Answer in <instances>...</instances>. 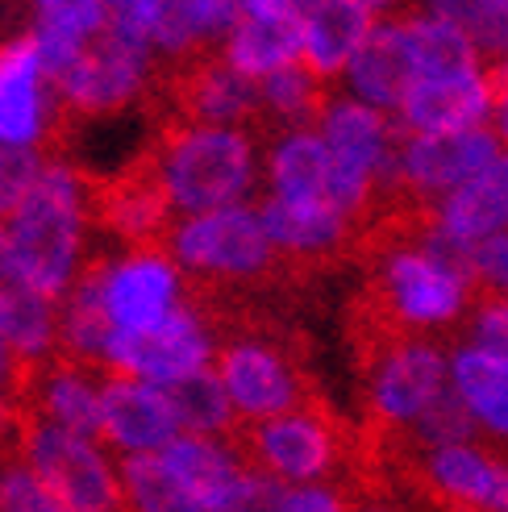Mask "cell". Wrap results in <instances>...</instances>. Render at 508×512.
Returning <instances> with one entry per match:
<instances>
[{"instance_id": "44dd1931", "label": "cell", "mask_w": 508, "mask_h": 512, "mask_svg": "<svg viewBox=\"0 0 508 512\" xmlns=\"http://www.w3.org/2000/svg\"><path fill=\"white\" fill-rule=\"evenodd\" d=\"M46 75L38 38L25 34L0 46V146H34L46 134Z\"/></svg>"}, {"instance_id": "7c38bea8", "label": "cell", "mask_w": 508, "mask_h": 512, "mask_svg": "<svg viewBox=\"0 0 508 512\" xmlns=\"http://www.w3.org/2000/svg\"><path fill=\"white\" fill-rule=\"evenodd\" d=\"M417 492L442 512H504L508 508V450L463 438L409 450Z\"/></svg>"}, {"instance_id": "d590c367", "label": "cell", "mask_w": 508, "mask_h": 512, "mask_svg": "<svg viewBox=\"0 0 508 512\" xmlns=\"http://www.w3.org/2000/svg\"><path fill=\"white\" fill-rule=\"evenodd\" d=\"M284 512H350V492L338 479L292 483V488L284 492Z\"/></svg>"}, {"instance_id": "cb8c5ba5", "label": "cell", "mask_w": 508, "mask_h": 512, "mask_svg": "<svg viewBox=\"0 0 508 512\" xmlns=\"http://www.w3.org/2000/svg\"><path fill=\"white\" fill-rule=\"evenodd\" d=\"M304 55V17L292 13H242V21L225 38V59L242 75L263 80L284 71Z\"/></svg>"}, {"instance_id": "ac0fdd59", "label": "cell", "mask_w": 508, "mask_h": 512, "mask_svg": "<svg viewBox=\"0 0 508 512\" xmlns=\"http://www.w3.org/2000/svg\"><path fill=\"white\" fill-rule=\"evenodd\" d=\"M404 125L388 117V109H375L367 100L334 96V105L321 117V138L354 167H363L375 184H388L400 175L404 155Z\"/></svg>"}, {"instance_id": "7402d4cb", "label": "cell", "mask_w": 508, "mask_h": 512, "mask_svg": "<svg viewBox=\"0 0 508 512\" xmlns=\"http://www.w3.org/2000/svg\"><path fill=\"white\" fill-rule=\"evenodd\" d=\"M346 75H350V88L359 92L367 105L396 113L404 92H409L417 80V59H413L404 21L400 17L379 21L371 30V38L359 46V55L350 59Z\"/></svg>"}, {"instance_id": "d6986e66", "label": "cell", "mask_w": 508, "mask_h": 512, "mask_svg": "<svg viewBox=\"0 0 508 512\" xmlns=\"http://www.w3.org/2000/svg\"><path fill=\"white\" fill-rule=\"evenodd\" d=\"M450 392L475 425V438L508 450V354L459 338L450 346Z\"/></svg>"}, {"instance_id": "52a82bcc", "label": "cell", "mask_w": 508, "mask_h": 512, "mask_svg": "<svg viewBox=\"0 0 508 512\" xmlns=\"http://www.w3.org/2000/svg\"><path fill=\"white\" fill-rule=\"evenodd\" d=\"M9 442L71 512H121V458L100 438L17 413Z\"/></svg>"}, {"instance_id": "2e32d148", "label": "cell", "mask_w": 508, "mask_h": 512, "mask_svg": "<svg viewBox=\"0 0 508 512\" xmlns=\"http://www.w3.org/2000/svg\"><path fill=\"white\" fill-rule=\"evenodd\" d=\"M500 138L484 125H467V130H446V134H409L400 155V179L425 200H446L459 192L467 179H475L484 167L500 159Z\"/></svg>"}, {"instance_id": "7bdbcfd3", "label": "cell", "mask_w": 508, "mask_h": 512, "mask_svg": "<svg viewBox=\"0 0 508 512\" xmlns=\"http://www.w3.org/2000/svg\"><path fill=\"white\" fill-rule=\"evenodd\" d=\"M500 5H508V0H500Z\"/></svg>"}, {"instance_id": "7a4b0ae2", "label": "cell", "mask_w": 508, "mask_h": 512, "mask_svg": "<svg viewBox=\"0 0 508 512\" xmlns=\"http://www.w3.org/2000/svg\"><path fill=\"white\" fill-rule=\"evenodd\" d=\"M363 367V408L375 433L404 442L417 421L450 392V346L438 338L396 334L350 309Z\"/></svg>"}, {"instance_id": "9c48e42d", "label": "cell", "mask_w": 508, "mask_h": 512, "mask_svg": "<svg viewBox=\"0 0 508 512\" xmlns=\"http://www.w3.org/2000/svg\"><path fill=\"white\" fill-rule=\"evenodd\" d=\"M146 46L117 34L105 21V30H96L84 46V55L75 59L50 92L59 96L55 117L46 121V134L67 142V130L80 117H100L121 105H130L134 96L146 92Z\"/></svg>"}, {"instance_id": "8992f818", "label": "cell", "mask_w": 508, "mask_h": 512, "mask_svg": "<svg viewBox=\"0 0 508 512\" xmlns=\"http://www.w3.org/2000/svg\"><path fill=\"white\" fill-rule=\"evenodd\" d=\"M213 371L234 404L238 425L267 421L313 400L296 346L259 321H234L230 329H221Z\"/></svg>"}, {"instance_id": "3957f363", "label": "cell", "mask_w": 508, "mask_h": 512, "mask_svg": "<svg viewBox=\"0 0 508 512\" xmlns=\"http://www.w3.org/2000/svg\"><path fill=\"white\" fill-rule=\"evenodd\" d=\"M88 171L63 163L50 150V163L34 192L9 217V242L25 279L50 300H63L84 267V229H88Z\"/></svg>"}, {"instance_id": "83f0119b", "label": "cell", "mask_w": 508, "mask_h": 512, "mask_svg": "<svg viewBox=\"0 0 508 512\" xmlns=\"http://www.w3.org/2000/svg\"><path fill=\"white\" fill-rule=\"evenodd\" d=\"M121 512H217L196 488L175 475L159 454L121 463Z\"/></svg>"}, {"instance_id": "6da1fadb", "label": "cell", "mask_w": 508, "mask_h": 512, "mask_svg": "<svg viewBox=\"0 0 508 512\" xmlns=\"http://www.w3.org/2000/svg\"><path fill=\"white\" fill-rule=\"evenodd\" d=\"M475 275L454 267L421 246H404L367 263V284L354 300V313L379 321L396 334L446 338L459 334L475 309Z\"/></svg>"}, {"instance_id": "836d02e7", "label": "cell", "mask_w": 508, "mask_h": 512, "mask_svg": "<svg viewBox=\"0 0 508 512\" xmlns=\"http://www.w3.org/2000/svg\"><path fill=\"white\" fill-rule=\"evenodd\" d=\"M34 9L38 25H55V30H71L80 38H92L109 21V0H34Z\"/></svg>"}, {"instance_id": "d4e9b609", "label": "cell", "mask_w": 508, "mask_h": 512, "mask_svg": "<svg viewBox=\"0 0 508 512\" xmlns=\"http://www.w3.org/2000/svg\"><path fill=\"white\" fill-rule=\"evenodd\" d=\"M438 221L450 238L475 246L492 234H508V155L484 167L459 192L438 200Z\"/></svg>"}, {"instance_id": "ba28073f", "label": "cell", "mask_w": 508, "mask_h": 512, "mask_svg": "<svg viewBox=\"0 0 508 512\" xmlns=\"http://www.w3.org/2000/svg\"><path fill=\"white\" fill-rule=\"evenodd\" d=\"M238 446L250 467L279 483H325L338 479L350 463V438L342 421L321 400L296 404L288 413L238 429Z\"/></svg>"}, {"instance_id": "5b68a950", "label": "cell", "mask_w": 508, "mask_h": 512, "mask_svg": "<svg viewBox=\"0 0 508 512\" xmlns=\"http://www.w3.org/2000/svg\"><path fill=\"white\" fill-rule=\"evenodd\" d=\"M150 150H155L171 204L180 213L221 209V204H234L250 188L254 146H250L246 130L163 121V125H155Z\"/></svg>"}, {"instance_id": "603a6c76", "label": "cell", "mask_w": 508, "mask_h": 512, "mask_svg": "<svg viewBox=\"0 0 508 512\" xmlns=\"http://www.w3.org/2000/svg\"><path fill=\"white\" fill-rule=\"evenodd\" d=\"M375 30V13L363 0H317L304 17V55L300 63L321 80H334L350 59L359 55V46Z\"/></svg>"}, {"instance_id": "277c9868", "label": "cell", "mask_w": 508, "mask_h": 512, "mask_svg": "<svg viewBox=\"0 0 508 512\" xmlns=\"http://www.w3.org/2000/svg\"><path fill=\"white\" fill-rule=\"evenodd\" d=\"M171 250L184 275L225 288H288L317 275L271 242L254 204H221L209 213H192L171 229Z\"/></svg>"}, {"instance_id": "f6af8a7d", "label": "cell", "mask_w": 508, "mask_h": 512, "mask_svg": "<svg viewBox=\"0 0 508 512\" xmlns=\"http://www.w3.org/2000/svg\"><path fill=\"white\" fill-rule=\"evenodd\" d=\"M504 512H508V508H504Z\"/></svg>"}, {"instance_id": "e575fe53", "label": "cell", "mask_w": 508, "mask_h": 512, "mask_svg": "<svg viewBox=\"0 0 508 512\" xmlns=\"http://www.w3.org/2000/svg\"><path fill=\"white\" fill-rule=\"evenodd\" d=\"M159 13H163V0H109V25L142 46L155 42Z\"/></svg>"}, {"instance_id": "b9f144b4", "label": "cell", "mask_w": 508, "mask_h": 512, "mask_svg": "<svg viewBox=\"0 0 508 512\" xmlns=\"http://www.w3.org/2000/svg\"><path fill=\"white\" fill-rule=\"evenodd\" d=\"M363 5H367L371 13H379V9H396V5H400V0H363Z\"/></svg>"}, {"instance_id": "f35d334b", "label": "cell", "mask_w": 508, "mask_h": 512, "mask_svg": "<svg viewBox=\"0 0 508 512\" xmlns=\"http://www.w3.org/2000/svg\"><path fill=\"white\" fill-rule=\"evenodd\" d=\"M484 84H488V100H492L488 121H492L496 138L508 146V67H504V63H492V67L484 71Z\"/></svg>"}, {"instance_id": "4fadbf2b", "label": "cell", "mask_w": 508, "mask_h": 512, "mask_svg": "<svg viewBox=\"0 0 508 512\" xmlns=\"http://www.w3.org/2000/svg\"><path fill=\"white\" fill-rule=\"evenodd\" d=\"M171 192L163 167L155 159V150H142V155L109 175H88V217L96 229H105L109 238L125 242V246H171Z\"/></svg>"}, {"instance_id": "60d3db41", "label": "cell", "mask_w": 508, "mask_h": 512, "mask_svg": "<svg viewBox=\"0 0 508 512\" xmlns=\"http://www.w3.org/2000/svg\"><path fill=\"white\" fill-rule=\"evenodd\" d=\"M317 0H246V13H292V17H309Z\"/></svg>"}, {"instance_id": "ab89813d", "label": "cell", "mask_w": 508, "mask_h": 512, "mask_svg": "<svg viewBox=\"0 0 508 512\" xmlns=\"http://www.w3.org/2000/svg\"><path fill=\"white\" fill-rule=\"evenodd\" d=\"M350 512H417L400 492L388 488H363V492H350Z\"/></svg>"}, {"instance_id": "ffe728a7", "label": "cell", "mask_w": 508, "mask_h": 512, "mask_svg": "<svg viewBox=\"0 0 508 512\" xmlns=\"http://www.w3.org/2000/svg\"><path fill=\"white\" fill-rule=\"evenodd\" d=\"M492 113L484 71L479 75H417L413 88L400 100V125L409 134H446V130H467V125H484Z\"/></svg>"}, {"instance_id": "1f68e13d", "label": "cell", "mask_w": 508, "mask_h": 512, "mask_svg": "<svg viewBox=\"0 0 508 512\" xmlns=\"http://www.w3.org/2000/svg\"><path fill=\"white\" fill-rule=\"evenodd\" d=\"M50 163V150L38 146H0V217H13L17 204L34 192V184L42 179Z\"/></svg>"}, {"instance_id": "8d00e7d4", "label": "cell", "mask_w": 508, "mask_h": 512, "mask_svg": "<svg viewBox=\"0 0 508 512\" xmlns=\"http://www.w3.org/2000/svg\"><path fill=\"white\" fill-rule=\"evenodd\" d=\"M471 267H475L479 288H492V292L508 296V234H492L484 242H475Z\"/></svg>"}, {"instance_id": "8fae6325", "label": "cell", "mask_w": 508, "mask_h": 512, "mask_svg": "<svg viewBox=\"0 0 508 512\" xmlns=\"http://www.w3.org/2000/svg\"><path fill=\"white\" fill-rule=\"evenodd\" d=\"M221 346V334L213 321L200 317L184 300L167 321L138 329V334H113L105 350V371L109 375H134L159 388H175L200 371L213 367Z\"/></svg>"}, {"instance_id": "d6a6232c", "label": "cell", "mask_w": 508, "mask_h": 512, "mask_svg": "<svg viewBox=\"0 0 508 512\" xmlns=\"http://www.w3.org/2000/svg\"><path fill=\"white\" fill-rule=\"evenodd\" d=\"M284 492L288 483H279L267 471L246 463V471L234 479V488L221 496L217 512H284Z\"/></svg>"}, {"instance_id": "f546056e", "label": "cell", "mask_w": 508, "mask_h": 512, "mask_svg": "<svg viewBox=\"0 0 508 512\" xmlns=\"http://www.w3.org/2000/svg\"><path fill=\"white\" fill-rule=\"evenodd\" d=\"M425 5L429 13L467 30V38L479 46L488 67L508 59V5H500V0H425Z\"/></svg>"}, {"instance_id": "ee69618b", "label": "cell", "mask_w": 508, "mask_h": 512, "mask_svg": "<svg viewBox=\"0 0 508 512\" xmlns=\"http://www.w3.org/2000/svg\"><path fill=\"white\" fill-rule=\"evenodd\" d=\"M504 67H508V59H504Z\"/></svg>"}, {"instance_id": "4316f807", "label": "cell", "mask_w": 508, "mask_h": 512, "mask_svg": "<svg viewBox=\"0 0 508 512\" xmlns=\"http://www.w3.org/2000/svg\"><path fill=\"white\" fill-rule=\"evenodd\" d=\"M404 30H409V46L417 59V75H438V80H454V75H479V46L467 38V30H459L454 21L429 13V9H413L404 13Z\"/></svg>"}, {"instance_id": "4dcf8cb0", "label": "cell", "mask_w": 508, "mask_h": 512, "mask_svg": "<svg viewBox=\"0 0 508 512\" xmlns=\"http://www.w3.org/2000/svg\"><path fill=\"white\" fill-rule=\"evenodd\" d=\"M0 512H71V504L13 450L0 446Z\"/></svg>"}, {"instance_id": "30bf717a", "label": "cell", "mask_w": 508, "mask_h": 512, "mask_svg": "<svg viewBox=\"0 0 508 512\" xmlns=\"http://www.w3.org/2000/svg\"><path fill=\"white\" fill-rule=\"evenodd\" d=\"M271 196L359 221L375 196V179L363 167L346 163L321 134L296 130L284 134L271 150Z\"/></svg>"}, {"instance_id": "9a60e30c", "label": "cell", "mask_w": 508, "mask_h": 512, "mask_svg": "<svg viewBox=\"0 0 508 512\" xmlns=\"http://www.w3.org/2000/svg\"><path fill=\"white\" fill-rule=\"evenodd\" d=\"M184 433V421L175 413L171 388L146 383L134 375H105L100 392V429L96 438L105 442L121 463L138 454H159Z\"/></svg>"}, {"instance_id": "f1b7e54d", "label": "cell", "mask_w": 508, "mask_h": 512, "mask_svg": "<svg viewBox=\"0 0 508 512\" xmlns=\"http://www.w3.org/2000/svg\"><path fill=\"white\" fill-rule=\"evenodd\" d=\"M171 400H175V413L184 421V433H213V438H234L242 429L238 425V413L230 396H225L217 371H200L184 383L171 388Z\"/></svg>"}, {"instance_id": "484cf974", "label": "cell", "mask_w": 508, "mask_h": 512, "mask_svg": "<svg viewBox=\"0 0 508 512\" xmlns=\"http://www.w3.org/2000/svg\"><path fill=\"white\" fill-rule=\"evenodd\" d=\"M163 463L180 475L188 488H196L213 508L221 504V496L234 488V479L246 471V454L234 438H213V433H180L171 446L159 450Z\"/></svg>"}, {"instance_id": "5bb4252c", "label": "cell", "mask_w": 508, "mask_h": 512, "mask_svg": "<svg viewBox=\"0 0 508 512\" xmlns=\"http://www.w3.org/2000/svg\"><path fill=\"white\" fill-rule=\"evenodd\" d=\"M184 304V267L171 246H130V254L109 259L105 271V313L113 334H138L167 321Z\"/></svg>"}, {"instance_id": "e0dca14e", "label": "cell", "mask_w": 508, "mask_h": 512, "mask_svg": "<svg viewBox=\"0 0 508 512\" xmlns=\"http://www.w3.org/2000/svg\"><path fill=\"white\" fill-rule=\"evenodd\" d=\"M105 375L92 363H80V358L55 354L46 363L25 371L21 383V413L38 417L50 425H63L75 433H92L100 429V392H105Z\"/></svg>"}, {"instance_id": "74e56055", "label": "cell", "mask_w": 508, "mask_h": 512, "mask_svg": "<svg viewBox=\"0 0 508 512\" xmlns=\"http://www.w3.org/2000/svg\"><path fill=\"white\" fill-rule=\"evenodd\" d=\"M25 292H38L30 279H25L21 263H17V254H13V242H9V229L0 225V304H9Z\"/></svg>"}]
</instances>
